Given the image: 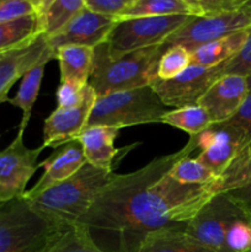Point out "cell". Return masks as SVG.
<instances>
[{"mask_svg":"<svg viewBox=\"0 0 251 252\" xmlns=\"http://www.w3.org/2000/svg\"><path fill=\"white\" fill-rule=\"evenodd\" d=\"M194 150L196 138L189 137L179 152L155 158L137 171L116 174L78 224L117 234V252H137L143 240L155 231L185 229L216 196L211 184H181L169 175L179 160Z\"/></svg>","mask_w":251,"mask_h":252,"instance_id":"6da1fadb","label":"cell"},{"mask_svg":"<svg viewBox=\"0 0 251 252\" xmlns=\"http://www.w3.org/2000/svg\"><path fill=\"white\" fill-rule=\"evenodd\" d=\"M115 176L113 171L97 169L86 162L68 180L49 187L33 198L25 199L43 218L66 230L78 224Z\"/></svg>","mask_w":251,"mask_h":252,"instance_id":"7a4b0ae2","label":"cell"},{"mask_svg":"<svg viewBox=\"0 0 251 252\" xmlns=\"http://www.w3.org/2000/svg\"><path fill=\"white\" fill-rule=\"evenodd\" d=\"M165 51L164 44H159L111 58L103 42L94 48V65L89 85L97 97L117 91L152 86L157 80V63Z\"/></svg>","mask_w":251,"mask_h":252,"instance_id":"3957f363","label":"cell"},{"mask_svg":"<svg viewBox=\"0 0 251 252\" xmlns=\"http://www.w3.org/2000/svg\"><path fill=\"white\" fill-rule=\"evenodd\" d=\"M152 86L117 91L96 98L86 127L106 126L122 129L148 123H161L167 112Z\"/></svg>","mask_w":251,"mask_h":252,"instance_id":"277c9868","label":"cell"},{"mask_svg":"<svg viewBox=\"0 0 251 252\" xmlns=\"http://www.w3.org/2000/svg\"><path fill=\"white\" fill-rule=\"evenodd\" d=\"M62 231L24 197L0 203V252H43Z\"/></svg>","mask_w":251,"mask_h":252,"instance_id":"5b68a950","label":"cell"},{"mask_svg":"<svg viewBox=\"0 0 251 252\" xmlns=\"http://www.w3.org/2000/svg\"><path fill=\"white\" fill-rule=\"evenodd\" d=\"M189 17L186 15H171L118 20L105 42L108 56L118 58L130 52L164 44L167 37Z\"/></svg>","mask_w":251,"mask_h":252,"instance_id":"8992f818","label":"cell"},{"mask_svg":"<svg viewBox=\"0 0 251 252\" xmlns=\"http://www.w3.org/2000/svg\"><path fill=\"white\" fill-rule=\"evenodd\" d=\"M251 29V0L235 11L209 17L191 16L164 42V47L181 46L188 52L239 31Z\"/></svg>","mask_w":251,"mask_h":252,"instance_id":"52a82bcc","label":"cell"},{"mask_svg":"<svg viewBox=\"0 0 251 252\" xmlns=\"http://www.w3.org/2000/svg\"><path fill=\"white\" fill-rule=\"evenodd\" d=\"M43 145L30 149L24 143V134L17 132L15 139L0 152V203L21 198L26 186L38 170V158Z\"/></svg>","mask_w":251,"mask_h":252,"instance_id":"ba28073f","label":"cell"},{"mask_svg":"<svg viewBox=\"0 0 251 252\" xmlns=\"http://www.w3.org/2000/svg\"><path fill=\"white\" fill-rule=\"evenodd\" d=\"M241 207L225 193L216 194L185 226V231L214 252H225V234Z\"/></svg>","mask_w":251,"mask_h":252,"instance_id":"9c48e42d","label":"cell"},{"mask_svg":"<svg viewBox=\"0 0 251 252\" xmlns=\"http://www.w3.org/2000/svg\"><path fill=\"white\" fill-rule=\"evenodd\" d=\"M219 78H221L219 65L204 68L191 64L171 80L157 79L152 88L166 107L182 108L198 105L202 96Z\"/></svg>","mask_w":251,"mask_h":252,"instance_id":"30bf717a","label":"cell"},{"mask_svg":"<svg viewBox=\"0 0 251 252\" xmlns=\"http://www.w3.org/2000/svg\"><path fill=\"white\" fill-rule=\"evenodd\" d=\"M116 22L117 20L113 17L96 14L85 7L62 31L46 38L54 52L65 46L95 48L107 41Z\"/></svg>","mask_w":251,"mask_h":252,"instance_id":"8fae6325","label":"cell"},{"mask_svg":"<svg viewBox=\"0 0 251 252\" xmlns=\"http://www.w3.org/2000/svg\"><path fill=\"white\" fill-rule=\"evenodd\" d=\"M52 59H56V52L43 34L21 48L0 54V105L7 102L9 91L19 79L34 66Z\"/></svg>","mask_w":251,"mask_h":252,"instance_id":"7c38bea8","label":"cell"},{"mask_svg":"<svg viewBox=\"0 0 251 252\" xmlns=\"http://www.w3.org/2000/svg\"><path fill=\"white\" fill-rule=\"evenodd\" d=\"M250 93V81L241 75H224L212 84L198 101L213 123L230 120L239 111Z\"/></svg>","mask_w":251,"mask_h":252,"instance_id":"4fadbf2b","label":"cell"},{"mask_svg":"<svg viewBox=\"0 0 251 252\" xmlns=\"http://www.w3.org/2000/svg\"><path fill=\"white\" fill-rule=\"evenodd\" d=\"M96 98L97 96L90 86V90L80 106L73 108H56L44 121L42 145L44 148L51 147L56 149L65 143L75 140L86 127Z\"/></svg>","mask_w":251,"mask_h":252,"instance_id":"5bb4252c","label":"cell"},{"mask_svg":"<svg viewBox=\"0 0 251 252\" xmlns=\"http://www.w3.org/2000/svg\"><path fill=\"white\" fill-rule=\"evenodd\" d=\"M86 164L83 147L78 139L56 148L46 160L38 164V169L44 170L41 179L31 189L25 192L24 198L30 199L38 196L49 187L65 181Z\"/></svg>","mask_w":251,"mask_h":252,"instance_id":"9a60e30c","label":"cell"},{"mask_svg":"<svg viewBox=\"0 0 251 252\" xmlns=\"http://www.w3.org/2000/svg\"><path fill=\"white\" fill-rule=\"evenodd\" d=\"M211 186L216 194L225 193L251 213V142L235 155Z\"/></svg>","mask_w":251,"mask_h":252,"instance_id":"2e32d148","label":"cell"},{"mask_svg":"<svg viewBox=\"0 0 251 252\" xmlns=\"http://www.w3.org/2000/svg\"><path fill=\"white\" fill-rule=\"evenodd\" d=\"M120 129L106 126L85 127L76 139L83 147L84 155L89 165L97 169L112 171L115 158L118 150L115 148Z\"/></svg>","mask_w":251,"mask_h":252,"instance_id":"e0dca14e","label":"cell"},{"mask_svg":"<svg viewBox=\"0 0 251 252\" xmlns=\"http://www.w3.org/2000/svg\"><path fill=\"white\" fill-rule=\"evenodd\" d=\"M84 9V0H34L39 31L46 37L62 31Z\"/></svg>","mask_w":251,"mask_h":252,"instance_id":"ac0fdd59","label":"cell"},{"mask_svg":"<svg viewBox=\"0 0 251 252\" xmlns=\"http://www.w3.org/2000/svg\"><path fill=\"white\" fill-rule=\"evenodd\" d=\"M61 70V81L86 85L94 65V48L81 46H65L56 51Z\"/></svg>","mask_w":251,"mask_h":252,"instance_id":"d6986e66","label":"cell"},{"mask_svg":"<svg viewBox=\"0 0 251 252\" xmlns=\"http://www.w3.org/2000/svg\"><path fill=\"white\" fill-rule=\"evenodd\" d=\"M248 32L249 30L239 31L220 39L199 46L198 48L189 52L191 64L204 66V68H214L220 65L224 62L233 58L240 51L248 37Z\"/></svg>","mask_w":251,"mask_h":252,"instance_id":"ffe728a7","label":"cell"},{"mask_svg":"<svg viewBox=\"0 0 251 252\" xmlns=\"http://www.w3.org/2000/svg\"><path fill=\"white\" fill-rule=\"evenodd\" d=\"M137 252H214L197 241L185 229H164L149 234Z\"/></svg>","mask_w":251,"mask_h":252,"instance_id":"44dd1931","label":"cell"},{"mask_svg":"<svg viewBox=\"0 0 251 252\" xmlns=\"http://www.w3.org/2000/svg\"><path fill=\"white\" fill-rule=\"evenodd\" d=\"M171 15L197 16L192 0H132L118 20Z\"/></svg>","mask_w":251,"mask_h":252,"instance_id":"7402d4cb","label":"cell"},{"mask_svg":"<svg viewBox=\"0 0 251 252\" xmlns=\"http://www.w3.org/2000/svg\"><path fill=\"white\" fill-rule=\"evenodd\" d=\"M46 65L47 63L39 64V65L34 66L31 70L27 71L22 76L17 93L15 94L14 97L7 100L10 105L15 106V107L20 108L22 111V118L19 125V133H22V134L26 130L30 118H31L32 108H33L34 102L38 97Z\"/></svg>","mask_w":251,"mask_h":252,"instance_id":"603a6c76","label":"cell"},{"mask_svg":"<svg viewBox=\"0 0 251 252\" xmlns=\"http://www.w3.org/2000/svg\"><path fill=\"white\" fill-rule=\"evenodd\" d=\"M42 36L36 15L0 24V54L21 48Z\"/></svg>","mask_w":251,"mask_h":252,"instance_id":"cb8c5ba5","label":"cell"},{"mask_svg":"<svg viewBox=\"0 0 251 252\" xmlns=\"http://www.w3.org/2000/svg\"><path fill=\"white\" fill-rule=\"evenodd\" d=\"M161 123L172 126L194 137L211 127L212 120L208 112L199 105L169 110L162 117Z\"/></svg>","mask_w":251,"mask_h":252,"instance_id":"d4e9b609","label":"cell"},{"mask_svg":"<svg viewBox=\"0 0 251 252\" xmlns=\"http://www.w3.org/2000/svg\"><path fill=\"white\" fill-rule=\"evenodd\" d=\"M43 252H107L94 241L90 229L83 225L62 231Z\"/></svg>","mask_w":251,"mask_h":252,"instance_id":"484cf974","label":"cell"},{"mask_svg":"<svg viewBox=\"0 0 251 252\" xmlns=\"http://www.w3.org/2000/svg\"><path fill=\"white\" fill-rule=\"evenodd\" d=\"M211 126L225 133L239 148V152L251 142V84L250 93L238 112L225 122L213 123Z\"/></svg>","mask_w":251,"mask_h":252,"instance_id":"4316f807","label":"cell"},{"mask_svg":"<svg viewBox=\"0 0 251 252\" xmlns=\"http://www.w3.org/2000/svg\"><path fill=\"white\" fill-rule=\"evenodd\" d=\"M169 175L181 184L186 185H209L217 181L218 176L206 165L194 158L187 157L179 160L169 171Z\"/></svg>","mask_w":251,"mask_h":252,"instance_id":"83f0119b","label":"cell"},{"mask_svg":"<svg viewBox=\"0 0 251 252\" xmlns=\"http://www.w3.org/2000/svg\"><path fill=\"white\" fill-rule=\"evenodd\" d=\"M191 65L189 52L181 46L167 47L157 63L159 80H171Z\"/></svg>","mask_w":251,"mask_h":252,"instance_id":"f1b7e54d","label":"cell"},{"mask_svg":"<svg viewBox=\"0 0 251 252\" xmlns=\"http://www.w3.org/2000/svg\"><path fill=\"white\" fill-rule=\"evenodd\" d=\"M219 71L220 76L241 75L251 78V29L249 30L248 37L240 51L233 58L220 64Z\"/></svg>","mask_w":251,"mask_h":252,"instance_id":"f546056e","label":"cell"},{"mask_svg":"<svg viewBox=\"0 0 251 252\" xmlns=\"http://www.w3.org/2000/svg\"><path fill=\"white\" fill-rule=\"evenodd\" d=\"M90 85H79L70 81H61L56 91L57 108L78 107L85 100Z\"/></svg>","mask_w":251,"mask_h":252,"instance_id":"4dcf8cb0","label":"cell"},{"mask_svg":"<svg viewBox=\"0 0 251 252\" xmlns=\"http://www.w3.org/2000/svg\"><path fill=\"white\" fill-rule=\"evenodd\" d=\"M246 0H192L196 17H209L235 11L245 5Z\"/></svg>","mask_w":251,"mask_h":252,"instance_id":"1f68e13d","label":"cell"},{"mask_svg":"<svg viewBox=\"0 0 251 252\" xmlns=\"http://www.w3.org/2000/svg\"><path fill=\"white\" fill-rule=\"evenodd\" d=\"M34 15V0H0V24Z\"/></svg>","mask_w":251,"mask_h":252,"instance_id":"d6a6232c","label":"cell"},{"mask_svg":"<svg viewBox=\"0 0 251 252\" xmlns=\"http://www.w3.org/2000/svg\"><path fill=\"white\" fill-rule=\"evenodd\" d=\"M85 7L96 14L113 17L118 21L122 12L130 5L132 0H84Z\"/></svg>","mask_w":251,"mask_h":252,"instance_id":"836d02e7","label":"cell"},{"mask_svg":"<svg viewBox=\"0 0 251 252\" xmlns=\"http://www.w3.org/2000/svg\"><path fill=\"white\" fill-rule=\"evenodd\" d=\"M249 79V81H250V84H251V78H248Z\"/></svg>","mask_w":251,"mask_h":252,"instance_id":"e575fe53","label":"cell"}]
</instances>
